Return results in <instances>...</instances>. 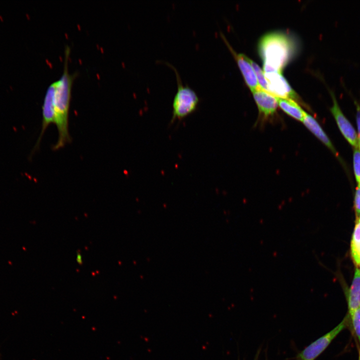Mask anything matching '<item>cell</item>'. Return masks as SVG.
<instances>
[{"label":"cell","instance_id":"cell-16","mask_svg":"<svg viewBox=\"0 0 360 360\" xmlns=\"http://www.w3.org/2000/svg\"><path fill=\"white\" fill-rule=\"evenodd\" d=\"M350 316L354 330L360 342V308L354 311L350 314Z\"/></svg>","mask_w":360,"mask_h":360},{"label":"cell","instance_id":"cell-14","mask_svg":"<svg viewBox=\"0 0 360 360\" xmlns=\"http://www.w3.org/2000/svg\"><path fill=\"white\" fill-rule=\"evenodd\" d=\"M250 61L256 75L260 86L268 92V84L264 70H262L256 63L250 58Z\"/></svg>","mask_w":360,"mask_h":360},{"label":"cell","instance_id":"cell-1","mask_svg":"<svg viewBox=\"0 0 360 360\" xmlns=\"http://www.w3.org/2000/svg\"><path fill=\"white\" fill-rule=\"evenodd\" d=\"M70 49L66 46L64 50V70L60 78L54 82V122L58 132V138L53 147L58 150L70 140L69 132V112L72 96V86L77 72L70 74L68 70V60Z\"/></svg>","mask_w":360,"mask_h":360},{"label":"cell","instance_id":"cell-9","mask_svg":"<svg viewBox=\"0 0 360 360\" xmlns=\"http://www.w3.org/2000/svg\"><path fill=\"white\" fill-rule=\"evenodd\" d=\"M220 34L236 61L246 84L252 92H253L258 88L260 86L254 69L250 64V58L244 54L236 52L222 32H220Z\"/></svg>","mask_w":360,"mask_h":360},{"label":"cell","instance_id":"cell-3","mask_svg":"<svg viewBox=\"0 0 360 360\" xmlns=\"http://www.w3.org/2000/svg\"><path fill=\"white\" fill-rule=\"evenodd\" d=\"M164 62L174 70L177 82V90L172 102V120H180L196 110L200 98L197 93L188 84H183L176 68L169 62Z\"/></svg>","mask_w":360,"mask_h":360},{"label":"cell","instance_id":"cell-15","mask_svg":"<svg viewBox=\"0 0 360 360\" xmlns=\"http://www.w3.org/2000/svg\"><path fill=\"white\" fill-rule=\"evenodd\" d=\"M353 166L356 181L360 184V150L358 148H354Z\"/></svg>","mask_w":360,"mask_h":360},{"label":"cell","instance_id":"cell-11","mask_svg":"<svg viewBox=\"0 0 360 360\" xmlns=\"http://www.w3.org/2000/svg\"><path fill=\"white\" fill-rule=\"evenodd\" d=\"M278 106L288 116L294 119L302 122L305 112L296 101L290 99L277 98Z\"/></svg>","mask_w":360,"mask_h":360},{"label":"cell","instance_id":"cell-18","mask_svg":"<svg viewBox=\"0 0 360 360\" xmlns=\"http://www.w3.org/2000/svg\"><path fill=\"white\" fill-rule=\"evenodd\" d=\"M354 103L356 110V121L358 128V148L360 150V104L356 100H354Z\"/></svg>","mask_w":360,"mask_h":360},{"label":"cell","instance_id":"cell-19","mask_svg":"<svg viewBox=\"0 0 360 360\" xmlns=\"http://www.w3.org/2000/svg\"><path fill=\"white\" fill-rule=\"evenodd\" d=\"M76 260L78 264H82V256L80 252L77 253Z\"/></svg>","mask_w":360,"mask_h":360},{"label":"cell","instance_id":"cell-10","mask_svg":"<svg viewBox=\"0 0 360 360\" xmlns=\"http://www.w3.org/2000/svg\"><path fill=\"white\" fill-rule=\"evenodd\" d=\"M304 126L323 144H324L332 152L338 156L334 147L330 140L324 130L320 124L316 119L311 114L306 112L305 116L302 122Z\"/></svg>","mask_w":360,"mask_h":360},{"label":"cell","instance_id":"cell-21","mask_svg":"<svg viewBox=\"0 0 360 360\" xmlns=\"http://www.w3.org/2000/svg\"><path fill=\"white\" fill-rule=\"evenodd\" d=\"M359 266V267H360V265H359V266Z\"/></svg>","mask_w":360,"mask_h":360},{"label":"cell","instance_id":"cell-5","mask_svg":"<svg viewBox=\"0 0 360 360\" xmlns=\"http://www.w3.org/2000/svg\"><path fill=\"white\" fill-rule=\"evenodd\" d=\"M329 92L332 100V106L330 108V111L340 132L348 142L354 148H358L356 132L351 123L343 114L334 92L330 90Z\"/></svg>","mask_w":360,"mask_h":360},{"label":"cell","instance_id":"cell-4","mask_svg":"<svg viewBox=\"0 0 360 360\" xmlns=\"http://www.w3.org/2000/svg\"><path fill=\"white\" fill-rule=\"evenodd\" d=\"M350 316H346L333 330L310 344L298 354L296 360H314L328 346L334 338L347 326Z\"/></svg>","mask_w":360,"mask_h":360},{"label":"cell","instance_id":"cell-17","mask_svg":"<svg viewBox=\"0 0 360 360\" xmlns=\"http://www.w3.org/2000/svg\"><path fill=\"white\" fill-rule=\"evenodd\" d=\"M354 206L356 218H358L360 217V184H358L356 188Z\"/></svg>","mask_w":360,"mask_h":360},{"label":"cell","instance_id":"cell-22","mask_svg":"<svg viewBox=\"0 0 360 360\" xmlns=\"http://www.w3.org/2000/svg\"></svg>","mask_w":360,"mask_h":360},{"label":"cell","instance_id":"cell-2","mask_svg":"<svg viewBox=\"0 0 360 360\" xmlns=\"http://www.w3.org/2000/svg\"><path fill=\"white\" fill-rule=\"evenodd\" d=\"M258 50L264 72H280L294 56L296 46L292 38L283 32H268L261 37Z\"/></svg>","mask_w":360,"mask_h":360},{"label":"cell","instance_id":"cell-20","mask_svg":"<svg viewBox=\"0 0 360 360\" xmlns=\"http://www.w3.org/2000/svg\"><path fill=\"white\" fill-rule=\"evenodd\" d=\"M359 360H360V355H359Z\"/></svg>","mask_w":360,"mask_h":360},{"label":"cell","instance_id":"cell-8","mask_svg":"<svg viewBox=\"0 0 360 360\" xmlns=\"http://www.w3.org/2000/svg\"><path fill=\"white\" fill-rule=\"evenodd\" d=\"M252 93L260 118L264 120L274 116L278 107L276 97L260 86Z\"/></svg>","mask_w":360,"mask_h":360},{"label":"cell","instance_id":"cell-7","mask_svg":"<svg viewBox=\"0 0 360 360\" xmlns=\"http://www.w3.org/2000/svg\"><path fill=\"white\" fill-rule=\"evenodd\" d=\"M264 74L270 93L277 98L299 101L298 96L282 76V72H274Z\"/></svg>","mask_w":360,"mask_h":360},{"label":"cell","instance_id":"cell-13","mask_svg":"<svg viewBox=\"0 0 360 360\" xmlns=\"http://www.w3.org/2000/svg\"><path fill=\"white\" fill-rule=\"evenodd\" d=\"M351 250L353 260L358 266L360 262V218H356L352 240Z\"/></svg>","mask_w":360,"mask_h":360},{"label":"cell","instance_id":"cell-12","mask_svg":"<svg viewBox=\"0 0 360 360\" xmlns=\"http://www.w3.org/2000/svg\"><path fill=\"white\" fill-rule=\"evenodd\" d=\"M348 306L350 314L360 308V270L358 268L348 294Z\"/></svg>","mask_w":360,"mask_h":360},{"label":"cell","instance_id":"cell-6","mask_svg":"<svg viewBox=\"0 0 360 360\" xmlns=\"http://www.w3.org/2000/svg\"><path fill=\"white\" fill-rule=\"evenodd\" d=\"M54 90L55 83L54 82L49 85L46 92L42 106L41 130L37 141L30 152V157H32L35 152L39 149L42 138L47 128L50 124L54 122Z\"/></svg>","mask_w":360,"mask_h":360}]
</instances>
